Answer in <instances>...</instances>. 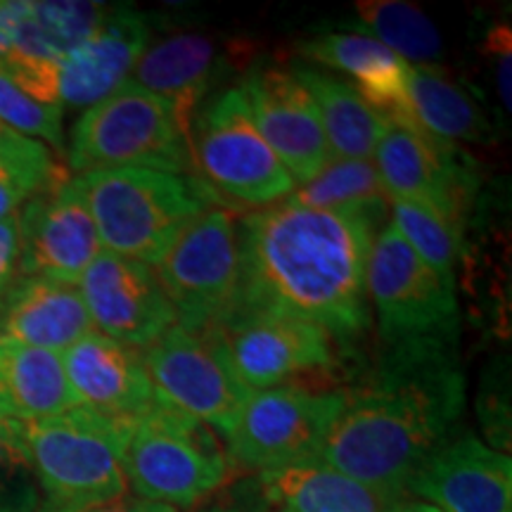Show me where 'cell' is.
<instances>
[{
    "instance_id": "obj_1",
    "label": "cell",
    "mask_w": 512,
    "mask_h": 512,
    "mask_svg": "<svg viewBox=\"0 0 512 512\" xmlns=\"http://www.w3.org/2000/svg\"><path fill=\"white\" fill-rule=\"evenodd\" d=\"M375 211L316 209L292 197L238 226L240 306L309 320L330 337L370 328L366 268Z\"/></svg>"
},
{
    "instance_id": "obj_2",
    "label": "cell",
    "mask_w": 512,
    "mask_h": 512,
    "mask_svg": "<svg viewBox=\"0 0 512 512\" xmlns=\"http://www.w3.org/2000/svg\"><path fill=\"white\" fill-rule=\"evenodd\" d=\"M463 408L465 373L456 344H392L366 380L344 392L318 460L396 505L427 458L446 444Z\"/></svg>"
},
{
    "instance_id": "obj_3",
    "label": "cell",
    "mask_w": 512,
    "mask_h": 512,
    "mask_svg": "<svg viewBox=\"0 0 512 512\" xmlns=\"http://www.w3.org/2000/svg\"><path fill=\"white\" fill-rule=\"evenodd\" d=\"M76 178L91 209L100 247L150 268L192 221L221 207L219 195L192 174L100 169Z\"/></svg>"
},
{
    "instance_id": "obj_4",
    "label": "cell",
    "mask_w": 512,
    "mask_h": 512,
    "mask_svg": "<svg viewBox=\"0 0 512 512\" xmlns=\"http://www.w3.org/2000/svg\"><path fill=\"white\" fill-rule=\"evenodd\" d=\"M128 422L83 406L41 420L10 422L46 501L43 510L88 508L126 494L121 451Z\"/></svg>"
},
{
    "instance_id": "obj_5",
    "label": "cell",
    "mask_w": 512,
    "mask_h": 512,
    "mask_svg": "<svg viewBox=\"0 0 512 512\" xmlns=\"http://www.w3.org/2000/svg\"><path fill=\"white\" fill-rule=\"evenodd\" d=\"M121 467L138 498L188 510L226 482L230 460L211 427L155 403L128 422Z\"/></svg>"
},
{
    "instance_id": "obj_6",
    "label": "cell",
    "mask_w": 512,
    "mask_h": 512,
    "mask_svg": "<svg viewBox=\"0 0 512 512\" xmlns=\"http://www.w3.org/2000/svg\"><path fill=\"white\" fill-rule=\"evenodd\" d=\"M69 166L76 176L100 169L190 174L192 159L169 102L126 81L76 121Z\"/></svg>"
},
{
    "instance_id": "obj_7",
    "label": "cell",
    "mask_w": 512,
    "mask_h": 512,
    "mask_svg": "<svg viewBox=\"0 0 512 512\" xmlns=\"http://www.w3.org/2000/svg\"><path fill=\"white\" fill-rule=\"evenodd\" d=\"M192 169L223 202L271 207L297 190V183L261 136L242 88H228L197 110L190 124Z\"/></svg>"
},
{
    "instance_id": "obj_8",
    "label": "cell",
    "mask_w": 512,
    "mask_h": 512,
    "mask_svg": "<svg viewBox=\"0 0 512 512\" xmlns=\"http://www.w3.org/2000/svg\"><path fill=\"white\" fill-rule=\"evenodd\" d=\"M178 325L207 332L238 304L240 242L233 211L214 207L178 235L152 266Z\"/></svg>"
},
{
    "instance_id": "obj_9",
    "label": "cell",
    "mask_w": 512,
    "mask_h": 512,
    "mask_svg": "<svg viewBox=\"0 0 512 512\" xmlns=\"http://www.w3.org/2000/svg\"><path fill=\"white\" fill-rule=\"evenodd\" d=\"M366 292L377 313L384 344H458L460 309L456 292L437 278L392 223L380 228L370 247Z\"/></svg>"
},
{
    "instance_id": "obj_10",
    "label": "cell",
    "mask_w": 512,
    "mask_h": 512,
    "mask_svg": "<svg viewBox=\"0 0 512 512\" xmlns=\"http://www.w3.org/2000/svg\"><path fill=\"white\" fill-rule=\"evenodd\" d=\"M344 408V392H316L304 384L252 392L226 434L230 465L271 472L318 458Z\"/></svg>"
},
{
    "instance_id": "obj_11",
    "label": "cell",
    "mask_w": 512,
    "mask_h": 512,
    "mask_svg": "<svg viewBox=\"0 0 512 512\" xmlns=\"http://www.w3.org/2000/svg\"><path fill=\"white\" fill-rule=\"evenodd\" d=\"M143 361L159 406L190 415L223 437L252 394L209 330L192 332L176 323L145 349Z\"/></svg>"
},
{
    "instance_id": "obj_12",
    "label": "cell",
    "mask_w": 512,
    "mask_h": 512,
    "mask_svg": "<svg viewBox=\"0 0 512 512\" xmlns=\"http://www.w3.org/2000/svg\"><path fill=\"white\" fill-rule=\"evenodd\" d=\"M107 12L110 5L83 0H0V72L31 98L57 105V64L98 31Z\"/></svg>"
},
{
    "instance_id": "obj_13",
    "label": "cell",
    "mask_w": 512,
    "mask_h": 512,
    "mask_svg": "<svg viewBox=\"0 0 512 512\" xmlns=\"http://www.w3.org/2000/svg\"><path fill=\"white\" fill-rule=\"evenodd\" d=\"M209 332L219 339L249 392L280 387L335 361L328 332L287 313L235 304Z\"/></svg>"
},
{
    "instance_id": "obj_14",
    "label": "cell",
    "mask_w": 512,
    "mask_h": 512,
    "mask_svg": "<svg viewBox=\"0 0 512 512\" xmlns=\"http://www.w3.org/2000/svg\"><path fill=\"white\" fill-rule=\"evenodd\" d=\"M373 157L389 200L422 204L463 235L477 176L458 145L387 121Z\"/></svg>"
},
{
    "instance_id": "obj_15",
    "label": "cell",
    "mask_w": 512,
    "mask_h": 512,
    "mask_svg": "<svg viewBox=\"0 0 512 512\" xmlns=\"http://www.w3.org/2000/svg\"><path fill=\"white\" fill-rule=\"evenodd\" d=\"M19 214L17 278H50L79 285L102 252L91 209L76 176H57Z\"/></svg>"
},
{
    "instance_id": "obj_16",
    "label": "cell",
    "mask_w": 512,
    "mask_h": 512,
    "mask_svg": "<svg viewBox=\"0 0 512 512\" xmlns=\"http://www.w3.org/2000/svg\"><path fill=\"white\" fill-rule=\"evenodd\" d=\"M79 290L95 332L131 349H147L178 323L155 271L105 249L81 275Z\"/></svg>"
},
{
    "instance_id": "obj_17",
    "label": "cell",
    "mask_w": 512,
    "mask_h": 512,
    "mask_svg": "<svg viewBox=\"0 0 512 512\" xmlns=\"http://www.w3.org/2000/svg\"><path fill=\"white\" fill-rule=\"evenodd\" d=\"M249 112L294 183L304 185L330 164V147L311 93L292 67H254L242 83Z\"/></svg>"
},
{
    "instance_id": "obj_18",
    "label": "cell",
    "mask_w": 512,
    "mask_h": 512,
    "mask_svg": "<svg viewBox=\"0 0 512 512\" xmlns=\"http://www.w3.org/2000/svg\"><path fill=\"white\" fill-rule=\"evenodd\" d=\"M152 27L143 12L117 5L91 38L64 55L55 69L57 105L88 110L131 79L150 48Z\"/></svg>"
},
{
    "instance_id": "obj_19",
    "label": "cell",
    "mask_w": 512,
    "mask_h": 512,
    "mask_svg": "<svg viewBox=\"0 0 512 512\" xmlns=\"http://www.w3.org/2000/svg\"><path fill=\"white\" fill-rule=\"evenodd\" d=\"M408 491L439 512H512V463L505 453L465 434L439 446Z\"/></svg>"
},
{
    "instance_id": "obj_20",
    "label": "cell",
    "mask_w": 512,
    "mask_h": 512,
    "mask_svg": "<svg viewBox=\"0 0 512 512\" xmlns=\"http://www.w3.org/2000/svg\"><path fill=\"white\" fill-rule=\"evenodd\" d=\"M62 356L79 406L117 420H136L155 406V392L138 349L91 332Z\"/></svg>"
},
{
    "instance_id": "obj_21",
    "label": "cell",
    "mask_w": 512,
    "mask_h": 512,
    "mask_svg": "<svg viewBox=\"0 0 512 512\" xmlns=\"http://www.w3.org/2000/svg\"><path fill=\"white\" fill-rule=\"evenodd\" d=\"M306 60L351 76V86L361 93L382 119L415 128L408 105L411 64L363 31H330L299 48Z\"/></svg>"
},
{
    "instance_id": "obj_22",
    "label": "cell",
    "mask_w": 512,
    "mask_h": 512,
    "mask_svg": "<svg viewBox=\"0 0 512 512\" xmlns=\"http://www.w3.org/2000/svg\"><path fill=\"white\" fill-rule=\"evenodd\" d=\"M93 328L79 285L17 278L0 299V337L64 354Z\"/></svg>"
},
{
    "instance_id": "obj_23",
    "label": "cell",
    "mask_w": 512,
    "mask_h": 512,
    "mask_svg": "<svg viewBox=\"0 0 512 512\" xmlns=\"http://www.w3.org/2000/svg\"><path fill=\"white\" fill-rule=\"evenodd\" d=\"M221 72V50L204 34H176L145 50L131 79L140 88L169 102L188 140L190 124Z\"/></svg>"
},
{
    "instance_id": "obj_24",
    "label": "cell",
    "mask_w": 512,
    "mask_h": 512,
    "mask_svg": "<svg viewBox=\"0 0 512 512\" xmlns=\"http://www.w3.org/2000/svg\"><path fill=\"white\" fill-rule=\"evenodd\" d=\"M76 406L60 354L0 337V420H41Z\"/></svg>"
},
{
    "instance_id": "obj_25",
    "label": "cell",
    "mask_w": 512,
    "mask_h": 512,
    "mask_svg": "<svg viewBox=\"0 0 512 512\" xmlns=\"http://www.w3.org/2000/svg\"><path fill=\"white\" fill-rule=\"evenodd\" d=\"M261 491L283 512H389L384 498L323 460L261 472Z\"/></svg>"
},
{
    "instance_id": "obj_26",
    "label": "cell",
    "mask_w": 512,
    "mask_h": 512,
    "mask_svg": "<svg viewBox=\"0 0 512 512\" xmlns=\"http://www.w3.org/2000/svg\"><path fill=\"white\" fill-rule=\"evenodd\" d=\"M292 72L311 93L335 159H370L380 143L387 119H382L347 81L311 64H292Z\"/></svg>"
},
{
    "instance_id": "obj_27",
    "label": "cell",
    "mask_w": 512,
    "mask_h": 512,
    "mask_svg": "<svg viewBox=\"0 0 512 512\" xmlns=\"http://www.w3.org/2000/svg\"><path fill=\"white\" fill-rule=\"evenodd\" d=\"M408 105L415 131L441 143L458 145L486 136V119L477 102L437 67H411Z\"/></svg>"
},
{
    "instance_id": "obj_28",
    "label": "cell",
    "mask_w": 512,
    "mask_h": 512,
    "mask_svg": "<svg viewBox=\"0 0 512 512\" xmlns=\"http://www.w3.org/2000/svg\"><path fill=\"white\" fill-rule=\"evenodd\" d=\"M358 15L382 46L411 67H430L441 57V36L430 17L418 5L401 0H361Z\"/></svg>"
},
{
    "instance_id": "obj_29",
    "label": "cell",
    "mask_w": 512,
    "mask_h": 512,
    "mask_svg": "<svg viewBox=\"0 0 512 512\" xmlns=\"http://www.w3.org/2000/svg\"><path fill=\"white\" fill-rule=\"evenodd\" d=\"M292 200L316 209H354L380 214L387 190L370 159H330L313 181L299 185Z\"/></svg>"
},
{
    "instance_id": "obj_30",
    "label": "cell",
    "mask_w": 512,
    "mask_h": 512,
    "mask_svg": "<svg viewBox=\"0 0 512 512\" xmlns=\"http://www.w3.org/2000/svg\"><path fill=\"white\" fill-rule=\"evenodd\" d=\"M392 226L413 252L437 273L448 290L456 292V264L460 256V235L441 216L422 204L389 200Z\"/></svg>"
},
{
    "instance_id": "obj_31",
    "label": "cell",
    "mask_w": 512,
    "mask_h": 512,
    "mask_svg": "<svg viewBox=\"0 0 512 512\" xmlns=\"http://www.w3.org/2000/svg\"><path fill=\"white\" fill-rule=\"evenodd\" d=\"M62 174L48 145L38 140L22 138L17 145L0 152V221L17 214L31 197Z\"/></svg>"
},
{
    "instance_id": "obj_32",
    "label": "cell",
    "mask_w": 512,
    "mask_h": 512,
    "mask_svg": "<svg viewBox=\"0 0 512 512\" xmlns=\"http://www.w3.org/2000/svg\"><path fill=\"white\" fill-rule=\"evenodd\" d=\"M0 121L19 136L38 138V143H48L62 152V107L31 98L3 72H0Z\"/></svg>"
},
{
    "instance_id": "obj_33",
    "label": "cell",
    "mask_w": 512,
    "mask_h": 512,
    "mask_svg": "<svg viewBox=\"0 0 512 512\" xmlns=\"http://www.w3.org/2000/svg\"><path fill=\"white\" fill-rule=\"evenodd\" d=\"M43 498L10 422L0 420V512H41Z\"/></svg>"
},
{
    "instance_id": "obj_34",
    "label": "cell",
    "mask_w": 512,
    "mask_h": 512,
    "mask_svg": "<svg viewBox=\"0 0 512 512\" xmlns=\"http://www.w3.org/2000/svg\"><path fill=\"white\" fill-rule=\"evenodd\" d=\"M486 55L494 62L498 100L510 112V74H512V34L510 27H494L486 36Z\"/></svg>"
},
{
    "instance_id": "obj_35",
    "label": "cell",
    "mask_w": 512,
    "mask_h": 512,
    "mask_svg": "<svg viewBox=\"0 0 512 512\" xmlns=\"http://www.w3.org/2000/svg\"><path fill=\"white\" fill-rule=\"evenodd\" d=\"M19 214H12L0 221V299L17 280L19 271Z\"/></svg>"
},
{
    "instance_id": "obj_36",
    "label": "cell",
    "mask_w": 512,
    "mask_h": 512,
    "mask_svg": "<svg viewBox=\"0 0 512 512\" xmlns=\"http://www.w3.org/2000/svg\"><path fill=\"white\" fill-rule=\"evenodd\" d=\"M41 512H176L171 505L145 501L138 496H121L114 501L88 505V508H76V510H41Z\"/></svg>"
},
{
    "instance_id": "obj_37",
    "label": "cell",
    "mask_w": 512,
    "mask_h": 512,
    "mask_svg": "<svg viewBox=\"0 0 512 512\" xmlns=\"http://www.w3.org/2000/svg\"><path fill=\"white\" fill-rule=\"evenodd\" d=\"M389 512H439L430 503H413V501H399L389 508Z\"/></svg>"
},
{
    "instance_id": "obj_38",
    "label": "cell",
    "mask_w": 512,
    "mask_h": 512,
    "mask_svg": "<svg viewBox=\"0 0 512 512\" xmlns=\"http://www.w3.org/2000/svg\"><path fill=\"white\" fill-rule=\"evenodd\" d=\"M22 138H27V136H19V133H15L12 128H8L3 121H0V152L8 150V147H12V145H17Z\"/></svg>"
},
{
    "instance_id": "obj_39",
    "label": "cell",
    "mask_w": 512,
    "mask_h": 512,
    "mask_svg": "<svg viewBox=\"0 0 512 512\" xmlns=\"http://www.w3.org/2000/svg\"><path fill=\"white\" fill-rule=\"evenodd\" d=\"M202 512H238V510H233V508H207Z\"/></svg>"
},
{
    "instance_id": "obj_40",
    "label": "cell",
    "mask_w": 512,
    "mask_h": 512,
    "mask_svg": "<svg viewBox=\"0 0 512 512\" xmlns=\"http://www.w3.org/2000/svg\"><path fill=\"white\" fill-rule=\"evenodd\" d=\"M280 512H283V510H280Z\"/></svg>"
}]
</instances>
